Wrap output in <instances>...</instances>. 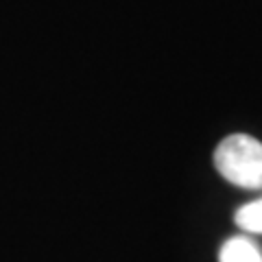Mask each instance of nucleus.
<instances>
[{
  "label": "nucleus",
  "instance_id": "nucleus-1",
  "mask_svg": "<svg viewBox=\"0 0 262 262\" xmlns=\"http://www.w3.org/2000/svg\"><path fill=\"white\" fill-rule=\"evenodd\" d=\"M214 166L225 182L262 190V142L247 134H232L216 146Z\"/></svg>",
  "mask_w": 262,
  "mask_h": 262
},
{
  "label": "nucleus",
  "instance_id": "nucleus-2",
  "mask_svg": "<svg viewBox=\"0 0 262 262\" xmlns=\"http://www.w3.org/2000/svg\"><path fill=\"white\" fill-rule=\"evenodd\" d=\"M219 262H262V253L256 243H251L245 236H234L221 247Z\"/></svg>",
  "mask_w": 262,
  "mask_h": 262
},
{
  "label": "nucleus",
  "instance_id": "nucleus-3",
  "mask_svg": "<svg viewBox=\"0 0 262 262\" xmlns=\"http://www.w3.org/2000/svg\"><path fill=\"white\" fill-rule=\"evenodd\" d=\"M236 225L247 234H262V199H256L236 212Z\"/></svg>",
  "mask_w": 262,
  "mask_h": 262
}]
</instances>
